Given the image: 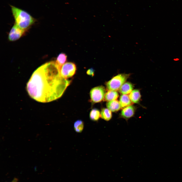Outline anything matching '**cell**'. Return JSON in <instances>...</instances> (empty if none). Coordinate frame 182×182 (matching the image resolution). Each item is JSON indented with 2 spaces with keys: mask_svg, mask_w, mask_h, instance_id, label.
<instances>
[{
  "mask_svg": "<svg viewBox=\"0 0 182 182\" xmlns=\"http://www.w3.org/2000/svg\"><path fill=\"white\" fill-rule=\"evenodd\" d=\"M18 181V179L17 178H14L11 182H17Z\"/></svg>",
  "mask_w": 182,
  "mask_h": 182,
  "instance_id": "cell-18",
  "label": "cell"
},
{
  "mask_svg": "<svg viewBox=\"0 0 182 182\" xmlns=\"http://www.w3.org/2000/svg\"><path fill=\"white\" fill-rule=\"evenodd\" d=\"M129 97L132 102L135 103H138L141 98L139 90L137 89L132 90L129 95Z\"/></svg>",
  "mask_w": 182,
  "mask_h": 182,
  "instance_id": "cell-12",
  "label": "cell"
},
{
  "mask_svg": "<svg viewBox=\"0 0 182 182\" xmlns=\"http://www.w3.org/2000/svg\"><path fill=\"white\" fill-rule=\"evenodd\" d=\"M15 24L21 29L26 30L35 21L34 18L28 13L13 6H11Z\"/></svg>",
  "mask_w": 182,
  "mask_h": 182,
  "instance_id": "cell-2",
  "label": "cell"
},
{
  "mask_svg": "<svg viewBox=\"0 0 182 182\" xmlns=\"http://www.w3.org/2000/svg\"><path fill=\"white\" fill-rule=\"evenodd\" d=\"M74 127L75 131L77 133H81L84 127V123L81 120H79L76 121L74 124Z\"/></svg>",
  "mask_w": 182,
  "mask_h": 182,
  "instance_id": "cell-16",
  "label": "cell"
},
{
  "mask_svg": "<svg viewBox=\"0 0 182 182\" xmlns=\"http://www.w3.org/2000/svg\"><path fill=\"white\" fill-rule=\"evenodd\" d=\"M101 117L99 110L96 108H93L90 112L89 117L90 119L94 121H97Z\"/></svg>",
  "mask_w": 182,
  "mask_h": 182,
  "instance_id": "cell-14",
  "label": "cell"
},
{
  "mask_svg": "<svg viewBox=\"0 0 182 182\" xmlns=\"http://www.w3.org/2000/svg\"><path fill=\"white\" fill-rule=\"evenodd\" d=\"M100 115L102 119L107 121L110 120L112 117L111 111L107 108H103Z\"/></svg>",
  "mask_w": 182,
  "mask_h": 182,
  "instance_id": "cell-13",
  "label": "cell"
},
{
  "mask_svg": "<svg viewBox=\"0 0 182 182\" xmlns=\"http://www.w3.org/2000/svg\"><path fill=\"white\" fill-rule=\"evenodd\" d=\"M135 111V107L130 105L124 108L122 111L120 116L126 120L132 117L134 115Z\"/></svg>",
  "mask_w": 182,
  "mask_h": 182,
  "instance_id": "cell-7",
  "label": "cell"
},
{
  "mask_svg": "<svg viewBox=\"0 0 182 182\" xmlns=\"http://www.w3.org/2000/svg\"><path fill=\"white\" fill-rule=\"evenodd\" d=\"M67 58L66 55L63 53H60L57 56L56 62L60 69L66 61Z\"/></svg>",
  "mask_w": 182,
  "mask_h": 182,
  "instance_id": "cell-15",
  "label": "cell"
},
{
  "mask_svg": "<svg viewBox=\"0 0 182 182\" xmlns=\"http://www.w3.org/2000/svg\"><path fill=\"white\" fill-rule=\"evenodd\" d=\"M133 89V86L130 83L126 82L124 83L119 89L120 92L123 94L126 95L130 93Z\"/></svg>",
  "mask_w": 182,
  "mask_h": 182,
  "instance_id": "cell-9",
  "label": "cell"
},
{
  "mask_svg": "<svg viewBox=\"0 0 182 182\" xmlns=\"http://www.w3.org/2000/svg\"><path fill=\"white\" fill-rule=\"evenodd\" d=\"M60 70L54 61L45 63L37 69L27 84V90L30 96L43 103L60 98L71 81L62 76Z\"/></svg>",
  "mask_w": 182,
  "mask_h": 182,
  "instance_id": "cell-1",
  "label": "cell"
},
{
  "mask_svg": "<svg viewBox=\"0 0 182 182\" xmlns=\"http://www.w3.org/2000/svg\"><path fill=\"white\" fill-rule=\"evenodd\" d=\"M22 29L14 24L11 29L8 35L9 40L11 41H16L19 39L25 32Z\"/></svg>",
  "mask_w": 182,
  "mask_h": 182,
  "instance_id": "cell-6",
  "label": "cell"
},
{
  "mask_svg": "<svg viewBox=\"0 0 182 182\" xmlns=\"http://www.w3.org/2000/svg\"><path fill=\"white\" fill-rule=\"evenodd\" d=\"M76 67L75 64L71 62L65 63L61 67L60 72L62 76L67 79L73 76L75 73Z\"/></svg>",
  "mask_w": 182,
  "mask_h": 182,
  "instance_id": "cell-5",
  "label": "cell"
},
{
  "mask_svg": "<svg viewBox=\"0 0 182 182\" xmlns=\"http://www.w3.org/2000/svg\"><path fill=\"white\" fill-rule=\"evenodd\" d=\"M95 73L94 70L92 68L89 69L86 72V73L87 75L93 77Z\"/></svg>",
  "mask_w": 182,
  "mask_h": 182,
  "instance_id": "cell-17",
  "label": "cell"
},
{
  "mask_svg": "<svg viewBox=\"0 0 182 182\" xmlns=\"http://www.w3.org/2000/svg\"><path fill=\"white\" fill-rule=\"evenodd\" d=\"M106 106L108 109L112 112L118 111L121 107L120 102L116 100L107 102L106 104Z\"/></svg>",
  "mask_w": 182,
  "mask_h": 182,
  "instance_id": "cell-8",
  "label": "cell"
},
{
  "mask_svg": "<svg viewBox=\"0 0 182 182\" xmlns=\"http://www.w3.org/2000/svg\"><path fill=\"white\" fill-rule=\"evenodd\" d=\"M129 74H122L115 76L106 84L109 90L116 91L119 89L128 78Z\"/></svg>",
  "mask_w": 182,
  "mask_h": 182,
  "instance_id": "cell-3",
  "label": "cell"
},
{
  "mask_svg": "<svg viewBox=\"0 0 182 182\" xmlns=\"http://www.w3.org/2000/svg\"><path fill=\"white\" fill-rule=\"evenodd\" d=\"M105 94V89L102 86L93 88L90 92L91 102L94 103L101 102L104 99Z\"/></svg>",
  "mask_w": 182,
  "mask_h": 182,
  "instance_id": "cell-4",
  "label": "cell"
},
{
  "mask_svg": "<svg viewBox=\"0 0 182 182\" xmlns=\"http://www.w3.org/2000/svg\"><path fill=\"white\" fill-rule=\"evenodd\" d=\"M129 96L125 94H122L120 98L119 102L121 107L124 108L131 105L132 102Z\"/></svg>",
  "mask_w": 182,
  "mask_h": 182,
  "instance_id": "cell-10",
  "label": "cell"
},
{
  "mask_svg": "<svg viewBox=\"0 0 182 182\" xmlns=\"http://www.w3.org/2000/svg\"><path fill=\"white\" fill-rule=\"evenodd\" d=\"M119 94L117 92L109 90L106 93L104 99L105 101L109 102L116 100Z\"/></svg>",
  "mask_w": 182,
  "mask_h": 182,
  "instance_id": "cell-11",
  "label": "cell"
}]
</instances>
